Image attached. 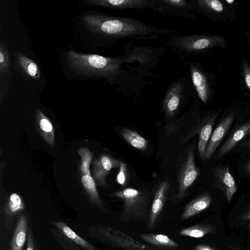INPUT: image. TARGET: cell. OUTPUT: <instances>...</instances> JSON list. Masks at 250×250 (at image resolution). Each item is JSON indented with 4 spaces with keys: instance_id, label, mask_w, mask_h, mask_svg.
<instances>
[{
    "instance_id": "obj_4",
    "label": "cell",
    "mask_w": 250,
    "mask_h": 250,
    "mask_svg": "<svg viewBox=\"0 0 250 250\" xmlns=\"http://www.w3.org/2000/svg\"><path fill=\"white\" fill-rule=\"evenodd\" d=\"M112 196L123 201V210L120 218L123 222L141 220L146 216L150 198L147 191L125 188L115 192Z\"/></svg>"
},
{
    "instance_id": "obj_36",
    "label": "cell",
    "mask_w": 250,
    "mask_h": 250,
    "mask_svg": "<svg viewBox=\"0 0 250 250\" xmlns=\"http://www.w3.org/2000/svg\"><path fill=\"white\" fill-rule=\"evenodd\" d=\"M246 170L248 173L250 174V161L247 163L246 165Z\"/></svg>"
},
{
    "instance_id": "obj_32",
    "label": "cell",
    "mask_w": 250,
    "mask_h": 250,
    "mask_svg": "<svg viewBox=\"0 0 250 250\" xmlns=\"http://www.w3.org/2000/svg\"><path fill=\"white\" fill-rule=\"evenodd\" d=\"M56 237L57 238L58 241L61 243L62 245H66L67 250H82L80 247H78L71 241H70L67 237L64 236L59 231V233L55 231ZM65 246V247H66Z\"/></svg>"
},
{
    "instance_id": "obj_14",
    "label": "cell",
    "mask_w": 250,
    "mask_h": 250,
    "mask_svg": "<svg viewBox=\"0 0 250 250\" xmlns=\"http://www.w3.org/2000/svg\"><path fill=\"white\" fill-rule=\"evenodd\" d=\"M88 4L117 10L128 9H142L153 5L149 0H88Z\"/></svg>"
},
{
    "instance_id": "obj_8",
    "label": "cell",
    "mask_w": 250,
    "mask_h": 250,
    "mask_svg": "<svg viewBox=\"0 0 250 250\" xmlns=\"http://www.w3.org/2000/svg\"><path fill=\"white\" fill-rule=\"evenodd\" d=\"M218 115V113H213L204 116L198 120L197 124L190 132L181 139V144L187 142L193 136L198 134V151L201 159L204 160L206 149L211 135L213 126Z\"/></svg>"
},
{
    "instance_id": "obj_13",
    "label": "cell",
    "mask_w": 250,
    "mask_h": 250,
    "mask_svg": "<svg viewBox=\"0 0 250 250\" xmlns=\"http://www.w3.org/2000/svg\"><path fill=\"white\" fill-rule=\"evenodd\" d=\"M234 113L231 112L223 118L211 134L204 156V161L209 159L224 137L227 134L234 120Z\"/></svg>"
},
{
    "instance_id": "obj_3",
    "label": "cell",
    "mask_w": 250,
    "mask_h": 250,
    "mask_svg": "<svg viewBox=\"0 0 250 250\" xmlns=\"http://www.w3.org/2000/svg\"><path fill=\"white\" fill-rule=\"evenodd\" d=\"M225 42V38L221 35H185L174 36L167 44L179 55L186 56L223 46Z\"/></svg>"
},
{
    "instance_id": "obj_22",
    "label": "cell",
    "mask_w": 250,
    "mask_h": 250,
    "mask_svg": "<svg viewBox=\"0 0 250 250\" xmlns=\"http://www.w3.org/2000/svg\"><path fill=\"white\" fill-rule=\"evenodd\" d=\"M140 237L144 242L153 247L167 250H174L179 247L176 241L163 234L143 233Z\"/></svg>"
},
{
    "instance_id": "obj_12",
    "label": "cell",
    "mask_w": 250,
    "mask_h": 250,
    "mask_svg": "<svg viewBox=\"0 0 250 250\" xmlns=\"http://www.w3.org/2000/svg\"><path fill=\"white\" fill-rule=\"evenodd\" d=\"M214 185L225 194L228 202L237 191L235 181L227 166L216 167L212 170Z\"/></svg>"
},
{
    "instance_id": "obj_34",
    "label": "cell",
    "mask_w": 250,
    "mask_h": 250,
    "mask_svg": "<svg viewBox=\"0 0 250 250\" xmlns=\"http://www.w3.org/2000/svg\"><path fill=\"white\" fill-rule=\"evenodd\" d=\"M240 219L242 221H250V207L242 214Z\"/></svg>"
},
{
    "instance_id": "obj_33",
    "label": "cell",
    "mask_w": 250,
    "mask_h": 250,
    "mask_svg": "<svg viewBox=\"0 0 250 250\" xmlns=\"http://www.w3.org/2000/svg\"><path fill=\"white\" fill-rule=\"evenodd\" d=\"M194 250H216L208 245L199 244L194 248Z\"/></svg>"
},
{
    "instance_id": "obj_35",
    "label": "cell",
    "mask_w": 250,
    "mask_h": 250,
    "mask_svg": "<svg viewBox=\"0 0 250 250\" xmlns=\"http://www.w3.org/2000/svg\"><path fill=\"white\" fill-rule=\"evenodd\" d=\"M241 146L250 148V140L244 142Z\"/></svg>"
},
{
    "instance_id": "obj_7",
    "label": "cell",
    "mask_w": 250,
    "mask_h": 250,
    "mask_svg": "<svg viewBox=\"0 0 250 250\" xmlns=\"http://www.w3.org/2000/svg\"><path fill=\"white\" fill-rule=\"evenodd\" d=\"M77 152L81 160L79 170L81 182L90 202L97 208L105 213L108 212L104 204L100 199L96 183L90 171V165L93 154L86 147H80Z\"/></svg>"
},
{
    "instance_id": "obj_5",
    "label": "cell",
    "mask_w": 250,
    "mask_h": 250,
    "mask_svg": "<svg viewBox=\"0 0 250 250\" xmlns=\"http://www.w3.org/2000/svg\"><path fill=\"white\" fill-rule=\"evenodd\" d=\"M200 174L194 157V146L190 145L184 149L176 164L177 192L173 197L174 201L183 199L188 190L193 185Z\"/></svg>"
},
{
    "instance_id": "obj_10",
    "label": "cell",
    "mask_w": 250,
    "mask_h": 250,
    "mask_svg": "<svg viewBox=\"0 0 250 250\" xmlns=\"http://www.w3.org/2000/svg\"><path fill=\"white\" fill-rule=\"evenodd\" d=\"M121 161L110 155L101 154L93 162V177L97 185L105 187L106 186V177L110 170L119 167Z\"/></svg>"
},
{
    "instance_id": "obj_21",
    "label": "cell",
    "mask_w": 250,
    "mask_h": 250,
    "mask_svg": "<svg viewBox=\"0 0 250 250\" xmlns=\"http://www.w3.org/2000/svg\"><path fill=\"white\" fill-rule=\"evenodd\" d=\"M37 127L45 141L51 146L55 145V130L50 120L40 110L36 114Z\"/></svg>"
},
{
    "instance_id": "obj_1",
    "label": "cell",
    "mask_w": 250,
    "mask_h": 250,
    "mask_svg": "<svg viewBox=\"0 0 250 250\" xmlns=\"http://www.w3.org/2000/svg\"><path fill=\"white\" fill-rule=\"evenodd\" d=\"M83 21L93 31L115 39L177 32L174 30L158 29L140 21L128 18L88 14L83 17Z\"/></svg>"
},
{
    "instance_id": "obj_16",
    "label": "cell",
    "mask_w": 250,
    "mask_h": 250,
    "mask_svg": "<svg viewBox=\"0 0 250 250\" xmlns=\"http://www.w3.org/2000/svg\"><path fill=\"white\" fill-rule=\"evenodd\" d=\"M28 224L26 215L23 214L19 216L10 243L11 250H22L27 238Z\"/></svg>"
},
{
    "instance_id": "obj_9",
    "label": "cell",
    "mask_w": 250,
    "mask_h": 250,
    "mask_svg": "<svg viewBox=\"0 0 250 250\" xmlns=\"http://www.w3.org/2000/svg\"><path fill=\"white\" fill-rule=\"evenodd\" d=\"M186 87L180 81L173 83L164 97L162 107L167 119L173 118L177 113L184 97Z\"/></svg>"
},
{
    "instance_id": "obj_37",
    "label": "cell",
    "mask_w": 250,
    "mask_h": 250,
    "mask_svg": "<svg viewBox=\"0 0 250 250\" xmlns=\"http://www.w3.org/2000/svg\"><path fill=\"white\" fill-rule=\"evenodd\" d=\"M226 2L228 4H232L234 2V0H226Z\"/></svg>"
},
{
    "instance_id": "obj_18",
    "label": "cell",
    "mask_w": 250,
    "mask_h": 250,
    "mask_svg": "<svg viewBox=\"0 0 250 250\" xmlns=\"http://www.w3.org/2000/svg\"><path fill=\"white\" fill-rule=\"evenodd\" d=\"M212 197L208 193H204L188 202L185 207L181 220H187L208 208L211 203Z\"/></svg>"
},
{
    "instance_id": "obj_31",
    "label": "cell",
    "mask_w": 250,
    "mask_h": 250,
    "mask_svg": "<svg viewBox=\"0 0 250 250\" xmlns=\"http://www.w3.org/2000/svg\"><path fill=\"white\" fill-rule=\"evenodd\" d=\"M26 250H42L31 228L28 229Z\"/></svg>"
},
{
    "instance_id": "obj_29",
    "label": "cell",
    "mask_w": 250,
    "mask_h": 250,
    "mask_svg": "<svg viewBox=\"0 0 250 250\" xmlns=\"http://www.w3.org/2000/svg\"><path fill=\"white\" fill-rule=\"evenodd\" d=\"M9 58L6 48L0 47V71L1 73H7L9 70Z\"/></svg>"
},
{
    "instance_id": "obj_20",
    "label": "cell",
    "mask_w": 250,
    "mask_h": 250,
    "mask_svg": "<svg viewBox=\"0 0 250 250\" xmlns=\"http://www.w3.org/2000/svg\"><path fill=\"white\" fill-rule=\"evenodd\" d=\"M54 227L70 241L84 250H98L91 244L80 236L64 222L51 221Z\"/></svg>"
},
{
    "instance_id": "obj_17",
    "label": "cell",
    "mask_w": 250,
    "mask_h": 250,
    "mask_svg": "<svg viewBox=\"0 0 250 250\" xmlns=\"http://www.w3.org/2000/svg\"><path fill=\"white\" fill-rule=\"evenodd\" d=\"M24 209V204L21 197L17 193L12 194L3 209L5 225L9 230L12 226L15 216Z\"/></svg>"
},
{
    "instance_id": "obj_6",
    "label": "cell",
    "mask_w": 250,
    "mask_h": 250,
    "mask_svg": "<svg viewBox=\"0 0 250 250\" xmlns=\"http://www.w3.org/2000/svg\"><path fill=\"white\" fill-rule=\"evenodd\" d=\"M88 231L91 237L122 250H159L139 242L112 227H91Z\"/></svg>"
},
{
    "instance_id": "obj_19",
    "label": "cell",
    "mask_w": 250,
    "mask_h": 250,
    "mask_svg": "<svg viewBox=\"0 0 250 250\" xmlns=\"http://www.w3.org/2000/svg\"><path fill=\"white\" fill-rule=\"evenodd\" d=\"M249 134H250V121L239 126L232 132L219 149L217 158H220L224 156Z\"/></svg>"
},
{
    "instance_id": "obj_15",
    "label": "cell",
    "mask_w": 250,
    "mask_h": 250,
    "mask_svg": "<svg viewBox=\"0 0 250 250\" xmlns=\"http://www.w3.org/2000/svg\"><path fill=\"white\" fill-rule=\"evenodd\" d=\"M192 82L199 98L207 103L209 96V88L205 74L194 63H188Z\"/></svg>"
},
{
    "instance_id": "obj_25",
    "label": "cell",
    "mask_w": 250,
    "mask_h": 250,
    "mask_svg": "<svg viewBox=\"0 0 250 250\" xmlns=\"http://www.w3.org/2000/svg\"><path fill=\"white\" fill-rule=\"evenodd\" d=\"M214 231L213 226L207 224H199L181 229L179 235L194 238H202Z\"/></svg>"
},
{
    "instance_id": "obj_11",
    "label": "cell",
    "mask_w": 250,
    "mask_h": 250,
    "mask_svg": "<svg viewBox=\"0 0 250 250\" xmlns=\"http://www.w3.org/2000/svg\"><path fill=\"white\" fill-rule=\"evenodd\" d=\"M170 185L167 180L161 182L156 190L154 197L150 208L147 228L153 229L162 213L170 191Z\"/></svg>"
},
{
    "instance_id": "obj_28",
    "label": "cell",
    "mask_w": 250,
    "mask_h": 250,
    "mask_svg": "<svg viewBox=\"0 0 250 250\" xmlns=\"http://www.w3.org/2000/svg\"><path fill=\"white\" fill-rule=\"evenodd\" d=\"M129 175L127 165L121 161L119 171L116 176V181L122 187H125L128 184Z\"/></svg>"
},
{
    "instance_id": "obj_2",
    "label": "cell",
    "mask_w": 250,
    "mask_h": 250,
    "mask_svg": "<svg viewBox=\"0 0 250 250\" xmlns=\"http://www.w3.org/2000/svg\"><path fill=\"white\" fill-rule=\"evenodd\" d=\"M68 60L79 72L89 76L113 78L121 73L120 58H110L97 54H83L69 51Z\"/></svg>"
},
{
    "instance_id": "obj_38",
    "label": "cell",
    "mask_w": 250,
    "mask_h": 250,
    "mask_svg": "<svg viewBox=\"0 0 250 250\" xmlns=\"http://www.w3.org/2000/svg\"><path fill=\"white\" fill-rule=\"evenodd\" d=\"M249 229H250V225H249Z\"/></svg>"
},
{
    "instance_id": "obj_24",
    "label": "cell",
    "mask_w": 250,
    "mask_h": 250,
    "mask_svg": "<svg viewBox=\"0 0 250 250\" xmlns=\"http://www.w3.org/2000/svg\"><path fill=\"white\" fill-rule=\"evenodd\" d=\"M17 58L20 67L27 75L34 80L40 79V70L35 62L20 53L17 54Z\"/></svg>"
},
{
    "instance_id": "obj_26",
    "label": "cell",
    "mask_w": 250,
    "mask_h": 250,
    "mask_svg": "<svg viewBox=\"0 0 250 250\" xmlns=\"http://www.w3.org/2000/svg\"><path fill=\"white\" fill-rule=\"evenodd\" d=\"M196 4L203 11L218 13L224 10V4L218 0H197Z\"/></svg>"
},
{
    "instance_id": "obj_27",
    "label": "cell",
    "mask_w": 250,
    "mask_h": 250,
    "mask_svg": "<svg viewBox=\"0 0 250 250\" xmlns=\"http://www.w3.org/2000/svg\"><path fill=\"white\" fill-rule=\"evenodd\" d=\"M160 4L178 10H189L190 4L188 0H161L158 1Z\"/></svg>"
},
{
    "instance_id": "obj_30",
    "label": "cell",
    "mask_w": 250,
    "mask_h": 250,
    "mask_svg": "<svg viewBox=\"0 0 250 250\" xmlns=\"http://www.w3.org/2000/svg\"><path fill=\"white\" fill-rule=\"evenodd\" d=\"M242 75L245 85L250 91V65L246 58H244L242 62Z\"/></svg>"
},
{
    "instance_id": "obj_23",
    "label": "cell",
    "mask_w": 250,
    "mask_h": 250,
    "mask_svg": "<svg viewBox=\"0 0 250 250\" xmlns=\"http://www.w3.org/2000/svg\"><path fill=\"white\" fill-rule=\"evenodd\" d=\"M120 133L124 140L134 148L142 151L147 149L148 141L136 131L123 127Z\"/></svg>"
}]
</instances>
